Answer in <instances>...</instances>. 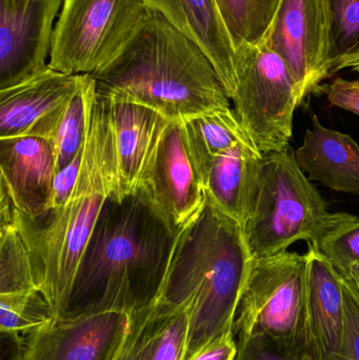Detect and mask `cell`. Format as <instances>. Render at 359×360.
Returning <instances> with one entry per match:
<instances>
[{"label":"cell","instance_id":"cell-1","mask_svg":"<svg viewBox=\"0 0 359 360\" xmlns=\"http://www.w3.org/2000/svg\"><path fill=\"white\" fill-rule=\"evenodd\" d=\"M176 231L137 191L105 201L82 254L63 316L131 315L159 297Z\"/></svg>","mask_w":359,"mask_h":360},{"label":"cell","instance_id":"cell-2","mask_svg":"<svg viewBox=\"0 0 359 360\" xmlns=\"http://www.w3.org/2000/svg\"><path fill=\"white\" fill-rule=\"evenodd\" d=\"M92 76L100 96L145 105L168 120L231 108L206 52L153 8L120 54Z\"/></svg>","mask_w":359,"mask_h":360},{"label":"cell","instance_id":"cell-3","mask_svg":"<svg viewBox=\"0 0 359 360\" xmlns=\"http://www.w3.org/2000/svg\"><path fill=\"white\" fill-rule=\"evenodd\" d=\"M253 259L244 226L206 193L200 211L177 233L157 300L190 307L183 360L232 331Z\"/></svg>","mask_w":359,"mask_h":360},{"label":"cell","instance_id":"cell-4","mask_svg":"<svg viewBox=\"0 0 359 360\" xmlns=\"http://www.w3.org/2000/svg\"><path fill=\"white\" fill-rule=\"evenodd\" d=\"M113 126L107 98L97 94L89 116L79 176L63 207L30 218L20 212L37 289L54 317L63 316L82 254L105 201L117 192Z\"/></svg>","mask_w":359,"mask_h":360},{"label":"cell","instance_id":"cell-5","mask_svg":"<svg viewBox=\"0 0 359 360\" xmlns=\"http://www.w3.org/2000/svg\"><path fill=\"white\" fill-rule=\"evenodd\" d=\"M332 217L290 146L263 154L254 200L244 224L253 258L287 251L296 241L312 243Z\"/></svg>","mask_w":359,"mask_h":360},{"label":"cell","instance_id":"cell-6","mask_svg":"<svg viewBox=\"0 0 359 360\" xmlns=\"http://www.w3.org/2000/svg\"><path fill=\"white\" fill-rule=\"evenodd\" d=\"M234 338L261 336L287 354L307 353V258L280 252L254 258L232 326Z\"/></svg>","mask_w":359,"mask_h":360},{"label":"cell","instance_id":"cell-7","mask_svg":"<svg viewBox=\"0 0 359 360\" xmlns=\"http://www.w3.org/2000/svg\"><path fill=\"white\" fill-rule=\"evenodd\" d=\"M149 12L147 0H63L48 67L97 73L120 54Z\"/></svg>","mask_w":359,"mask_h":360},{"label":"cell","instance_id":"cell-8","mask_svg":"<svg viewBox=\"0 0 359 360\" xmlns=\"http://www.w3.org/2000/svg\"><path fill=\"white\" fill-rule=\"evenodd\" d=\"M234 72L229 98L251 141L263 154L289 147L301 103L282 59L267 46L242 44L235 50Z\"/></svg>","mask_w":359,"mask_h":360},{"label":"cell","instance_id":"cell-9","mask_svg":"<svg viewBox=\"0 0 359 360\" xmlns=\"http://www.w3.org/2000/svg\"><path fill=\"white\" fill-rule=\"evenodd\" d=\"M261 46L282 59L303 103L332 75L327 0H280Z\"/></svg>","mask_w":359,"mask_h":360},{"label":"cell","instance_id":"cell-10","mask_svg":"<svg viewBox=\"0 0 359 360\" xmlns=\"http://www.w3.org/2000/svg\"><path fill=\"white\" fill-rule=\"evenodd\" d=\"M176 232L206 200V188L194 165L183 120H169L150 155L138 186Z\"/></svg>","mask_w":359,"mask_h":360},{"label":"cell","instance_id":"cell-11","mask_svg":"<svg viewBox=\"0 0 359 360\" xmlns=\"http://www.w3.org/2000/svg\"><path fill=\"white\" fill-rule=\"evenodd\" d=\"M63 0H0V91L48 69Z\"/></svg>","mask_w":359,"mask_h":360},{"label":"cell","instance_id":"cell-12","mask_svg":"<svg viewBox=\"0 0 359 360\" xmlns=\"http://www.w3.org/2000/svg\"><path fill=\"white\" fill-rule=\"evenodd\" d=\"M129 321L130 315L122 312L54 317L25 334V360H113Z\"/></svg>","mask_w":359,"mask_h":360},{"label":"cell","instance_id":"cell-13","mask_svg":"<svg viewBox=\"0 0 359 360\" xmlns=\"http://www.w3.org/2000/svg\"><path fill=\"white\" fill-rule=\"evenodd\" d=\"M307 258L308 346L311 360H343L344 278L311 243Z\"/></svg>","mask_w":359,"mask_h":360},{"label":"cell","instance_id":"cell-14","mask_svg":"<svg viewBox=\"0 0 359 360\" xmlns=\"http://www.w3.org/2000/svg\"><path fill=\"white\" fill-rule=\"evenodd\" d=\"M0 170L21 213L36 218L52 207L56 160L48 141L35 136L0 139Z\"/></svg>","mask_w":359,"mask_h":360},{"label":"cell","instance_id":"cell-15","mask_svg":"<svg viewBox=\"0 0 359 360\" xmlns=\"http://www.w3.org/2000/svg\"><path fill=\"white\" fill-rule=\"evenodd\" d=\"M107 101L117 164V192L114 194L124 198L138 191L150 155L169 120L145 105Z\"/></svg>","mask_w":359,"mask_h":360},{"label":"cell","instance_id":"cell-16","mask_svg":"<svg viewBox=\"0 0 359 360\" xmlns=\"http://www.w3.org/2000/svg\"><path fill=\"white\" fill-rule=\"evenodd\" d=\"M190 307L156 300L130 315L126 338L113 360H183Z\"/></svg>","mask_w":359,"mask_h":360},{"label":"cell","instance_id":"cell-17","mask_svg":"<svg viewBox=\"0 0 359 360\" xmlns=\"http://www.w3.org/2000/svg\"><path fill=\"white\" fill-rule=\"evenodd\" d=\"M82 75L48 67L27 82L0 91V139L27 136L37 122L78 90Z\"/></svg>","mask_w":359,"mask_h":360},{"label":"cell","instance_id":"cell-18","mask_svg":"<svg viewBox=\"0 0 359 360\" xmlns=\"http://www.w3.org/2000/svg\"><path fill=\"white\" fill-rule=\"evenodd\" d=\"M150 8L197 42L212 61L228 96L234 84L235 46L216 0H147Z\"/></svg>","mask_w":359,"mask_h":360},{"label":"cell","instance_id":"cell-19","mask_svg":"<svg viewBox=\"0 0 359 360\" xmlns=\"http://www.w3.org/2000/svg\"><path fill=\"white\" fill-rule=\"evenodd\" d=\"M297 164L310 180L337 192L359 195V146L350 135L326 128L318 115L295 151Z\"/></svg>","mask_w":359,"mask_h":360},{"label":"cell","instance_id":"cell-20","mask_svg":"<svg viewBox=\"0 0 359 360\" xmlns=\"http://www.w3.org/2000/svg\"><path fill=\"white\" fill-rule=\"evenodd\" d=\"M263 160L251 139L240 141L215 160L204 188L213 202L242 226L254 200Z\"/></svg>","mask_w":359,"mask_h":360},{"label":"cell","instance_id":"cell-21","mask_svg":"<svg viewBox=\"0 0 359 360\" xmlns=\"http://www.w3.org/2000/svg\"><path fill=\"white\" fill-rule=\"evenodd\" d=\"M96 95L94 78L90 74H84L78 90L60 107L37 122L27 135L40 137L51 143L56 160V174L84 151L89 116Z\"/></svg>","mask_w":359,"mask_h":360},{"label":"cell","instance_id":"cell-22","mask_svg":"<svg viewBox=\"0 0 359 360\" xmlns=\"http://www.w3.org/2000/svg\"><path fill=\"white\" fill-rule=\"evenodd\" d=\"M190 154L206 188L215 160L236 143L250 139L232 108L183 120Z\"/></svg>","mask_w":359,"mask_h":360},{"label":"cell","instance_id":"cell-23","mask_svg":"<svg viewBox=\"0 0 359 360\" xmlns=\"http://www.w3.org/2000/svg\"><path fill=\"white\" fill-rule=\"evenodd\" d=\"M234 46L263 44L280 0H216Z\"/></svg>","mask_w":359,"mask_h":360},{"label":"cell","instance_id":"cell-24","mask_svg":"<svg viewBox=\"0 0 359 360\" xmlns=\"http://www.w3.org/2000/svg\"><path fill=\"white\" fill-rule=\"evenodd\" d=\"M36 289L31 252L19 217L16 222L0 226V294Z\"/></svg>","mask_w":359,"mask_h":360},{"label":"cell","instance_id":"cell-25","mask_svg":"<svg viewBox=\"0 0 359 360\" xmlns=\"http://www.w3.org/2000/svg\"><path fill=\"white\" fill-rule=\"evenodd\" d=\"M309 243L341 276L347 277L354 266H359V217L346 212L333 213L330 224Z\"/></svg>","mask_w":359,"mask_h":360},{"label":"cell","instance_id":"cell-26","mask_svg":"<svg viewBox=\"0 0 359 360\" xmlns=\"http://www.w3.org/2000/svg\"><path fill=\"white\" fill-rule=\"evenodd\" d=\"M54 319L39 290L0 294V331L30 333Z\"/></svg>","mask_w":359,"mask_h":360},{"label":"cell","instance_id":"cell-27","mask_svg":"<svg viewBox=\"0 0 359 360\" xmlns=\"http://www.w3.org/2000/svg\"><path fill=\"white\" fill-rule=\"evenodd\" d=\"M327 4L334 65L341 59L359 53V0H327Z\"/></svg>","mask_w":359,"mask_h":360},{"label":"cell","instance_id":"cell-28","mask_svg":"<svg viewBox=\"0 0 359 360\" xmlns=\"http://www.w3.org/2000/svg\"><path fill=\"white\" fill-rule=\"evenodd\" d=\"M345 335L343 360H359V292L350 277H344Z\"/></svg>","mask_w":359,"mask_h":360},{"label":"cell","instance_id":"cell-29","mask_svg":"<svg viewBox=\"0 0 359 360\" xmlns=\"http://www.w3.org/2000/svg\"><path fill=\"white\" fill-rule=\"evenodd\" d=\"M237 351L234 360H311L305 354H287L271 340L261 336L236 338Z\"/></svg>","mask_w":359,"mask_h":360},{"label":"cell","instance_id":"cell-30","mask_svg":"<svg viewBox=\"0 0 359 360\" xmlns=\"http://www.w3.org/2000/svg\"><path fill=\"white\" fill-rule=\"evenodd\" d=\"M318 90L326 95L331 105L359 116V79L337 77Z\"/></svg>","mask_w":359,"mask_h":360},{"label":"cell","instance_id":"cell-31","mask_svg":"<svg viewBox=\"0 0 359 360\" xmlns=\"http://www.w3.org/2000/svg\"><path fill=\"white\" fill-rule=\"evenodd\" d=\"M84 153V150L69 166L59 171L55 176L54 186H53L52 207H63L71 196L74 186H75L76 181H77L78 176H79Z\"/></svg>","mask_w":359,"mask_h":360},{"label":"cell","instance_id":"cell-32","mask_svg":"<svg viewBox=\"0 0 359 360\" xmlns=\"http://www.w3.org/2000/svg\"><path fill=\"white\" fill-rule=\"evenodd\" d=\"M237 345L233 332L230 331L211 340L190 360H234Z\"/></svg>","mask_w":359,"mask_h":360},{"label":"cell","instance_id":"cell-33","mask_svg":"<svg viewBox=\"0 0 359 360\" xmlns=\"http://www.w3.org/2000/svg\"><path fill=\"white\" fill-rule=\"evenodd\" d=\"M25 334L0 331V360H25Z\"/></svg>","mask_w":359,"mask_h":360},{"label":"cell","instance_id":"cell-34","mask_svg":"<svg viewBox=\"0 0 359 360\" xmlns=\"http://www.w3.org/2000/svg\"><path fill=\"white\" fill-rule=\"evenodd\" d=\"M345 69H351L352 71L359 72V53L337 61L333 65L332 74Z\"/></svg>","mask_w":359,"mask_h":360},{"label":"cell","instance_id":"cell-35","mask_svg":"<svg viewBox=\"0 0 359 360\" xmlns=\"http://www.w3.org/2000/svg\"><path fill=\"white\" fill-rule=\"evenodd\" d=\"M347 277H350V278L354 281L359 292V266H354V268L350 271L349 275H348Z\"/></svg>","mask_w":359,"mask_h":360}]
</instances>
